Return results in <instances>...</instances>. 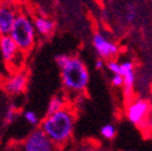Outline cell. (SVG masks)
I'll list each match as a JSON object with an SVG mask.
<instances>
[{"instance_id": "1", "label": "cell", "mask_w": 152, "mask_h": 151, "mask_svg": "<svg viewBox=\"0 0 152 151\" xmlns=\"http://www.w3.org/2000/svg\"><path fill=\"white\" fill-rule=\"evenodd\" d=\"M75 112L71 108L64 109L46 115L40 123V128L57 146L65 145L74 134L75 130Z\"/></svg>"}, {"instance_id": "2", "label": "cell", "mask_w": 152, "mask_h": 151, "mask_svg": "<svg viewBox=\"0 0 152 151\" xmlns=\"http://www.w3.org/2000/svg\"><path fill=\"white\" fill-rule=\"evenodd\" d=\"M61 80L68 92L82 93L89 84V70L87 64L76 56H71L65 67L61 69Z\"/></svg>"}, {"instance_id": "3", "label": "cell", "mask_w": 152, "mask_h": 151, "mask_svg": "<svg viewBox=\"0 0 152 151\" xmlns=\"http://www.w3.org/2000/svg\"><path fill=\"white\" fill-rule=\"evenodd\" d=\"M10 36L13 39L21 52H29L35 45L36 40V30L33 18L28 13L21 12L13 23Z\"/></svg>"}, {"instance_id": "4", "label": "cell", "mask_w": 152, "mask_h": 151, "mask_svg": "<svg viewBox=\"0 0 152 151\" xmlns=\"http://www.w3.org/2000/svg\"><path fill=\"white\" fill-rule=\"evenodd\" d=\"M92 46L96 51L98 58L107 62L111 59H116L120 53L118 44L112 40L103 32H96L92 35Z\"/></svg>"}, {"instance_id": "5", "label": "cell", "mask_w": 152, "mask_h": 151, "mask_svg": "<svg viewBox=\"0 0 152 151\" xmlns=\"http://www.w3.org/2000/svg\"><path fill=\"white\" fill-rule=\"evenodd\" d=\"M57 147L41 128H36L23 140L21 151H57Z\"/></svg>"}, {"instance_id": "6", "label": "cell", "mask_w": 152, "mask_h": 151, "mask_svg": "<svg viewBox=\"0 0 152 151\" xmlns=\"http://www.w3.org/2000/svg\"><path fill=\"white\" fill-rule=\"evenodd\" d=\"M20 13V6L15 0H0V36L10 35Z\"/></svg>"}, {"instance_id": "7", "label": "cell", "mask_w": 152, "mask_h": 151, "mask_svg": "<svg viewBox=\"0 0 152 151\" xmlns=\"http://www.w3.org/2000/svg\"><path fill=\"white\" fill-rule=\"evenodd\" d=\"M151 102L146 98L132 99L126 109L128 121L135 126H142L151 112Z\"/></svg>"}, {"instance_id": "8", "label": "cell", "mask_w": 152, "mask_h": 151, "mask_svg": "<svg viewBox=\"0 0 152 151\" xmlns=\"http://www.w3.org/2000/svg\"><path fill=\"white\" fill-rule=\"evenodd\" d=\"M28 86V74L24 70H17L4 82L5 91L10 96H20Z\"/></svg>"}, {"instance_id": "9", "label": "cell", "mask_w": 152, "mask_h": 151, "mask_svg": "<svg viewBox=\"0 0 152 151\" xmlns=\"http://www.w3.org/2000/svg\"><path fill=\"white\" fill-rule=\"evenodd\" d=\"M121 75L123 76V94L126 98H132L134 94V88L137 84V75L134 71L133 61H123L121 63Z\"/></svg>"}, {"instance_id": "10", "label": "cell", "mask_w": 152, "mask_h": 151, "mask_svg": "<svg viewBox=\"0 0 152 151\" xmlns=\"http://www.w3.org/2000/svg\"><path fill=\"white\" fill-rule=\"evenodd\" d=\"M22 53L23 52L20 51V48L10 35L0 36V56H1L4 62L9 64L15 63V61L20 58Z\"/></svg>"}, {"instance_id": "11", "label": "cell", "mask_w": 152, "mask_h": 151, "mask_svg": "<svg viewBox=\"0 0 152 151\" xmlns=\"http://www.w3.org/2000/svg\"><path fill=\"white\" fill-rule=\"evenodd\" d=\"M33 21H34L36 34H39L40 36H44V37H47L53 34L56 23L51 18H48L46 16H37V17L33 18Z\"/></svg>"}, {"instance_id": "12", "label": "cell", "mask_w": 152, "mask_h": 151, "mask_svg": "<svg viewBox=\"0 0 152 151\" xmlns=\"http://www.w3.org/2000/svg\"><path fill=\"white\" fill-rule=\"evenodd\" d=\"M65 106H66V99L63 96H61V94H56V96H53L48 100L47 109H46V115L54 114V112L64 109Z\"/></svg>"}, {"instance_id": "13", "label": "cell", "mask_w": 152, "mask_h": 151, "mask_svg": "<svg viewBox=\"0 0 152 151\" xmlns=\"http://www.w3.org/2000/svg\"><path fill=\"white\" fill-rule=\"evenodd\" d=\"M116 132H117L116 127L112 123H106V125L102 126V128H100V134L106 140H112L116 137Z\"/></svg>"}, {"instance_id": "14", "label": "cell", "mask_w": 152, "mask_h": 151, "mask_svg": "<svg viewBox=\"0 0 152 151\" xmlns=\"http://www.w3.org/2000/svg\"><path fill=\"white\" fill-rule=\"evenodd\" d=\"M23 116H24L26 122L29 123L30 126H34V127H35V126H37V125H40V123H41L39 115H37L36 112L33 111V110H27L24 114H23Z\"/></svg>"}, {"instance_id": "15", "label": "cell", "mask_w": 152, "mask_h": 151, "mask_svg": "<svg viewBox=\"0 0 152 151\" xmlns=\"http://www.w3.org/2000/svg\"><path fill=\"white\" fill-rule=\"evenodd\" d=\"M124 17H126V21L128 23H134L137 21V18H138V11H137L135 5H133V4H128L127 5Z\"/></svg>"}, {"instance_id": "16", "label": "cell", "mask_w": 152, "mask_h": 151, "mask_svg": "<svg viewBox=\"0 0 152 151\" xmlns=\"http://www.w3.org/2000/svg\"><path fill=\"white\" fill-rule=\"evenodd\" d=\"M17 117V108L15 105H10L5 112V116H4V120H5V123L6 125H10L12 123Z\"/></svg>"}, {"instance_id": "17", "label": "cell", "mask_w": 152, "mask_h": 151, "mask_svg": "<svg viewBox=\"0 0 152 151\" xmlns=\"http://www.w3.org/2000/svg\"><path fill=\"white\" fill-rule=\"evenodd\" d=\"M106 69H107L112 75L121 74V63L117 62L116 59L107 61V62H106Z\"/></svg>"}, {"instance_id": "18", "label": "cell", "mask_w": 152, "mask_h": 151, "mask_svg": "<svg viewBox=\"0 0 152 151\" xmlns=\"http://www.w3.org/2000/svg\"><path fill=\"white\" fill-rule=\"evenodd\" d=\"M70 58H71V56L65 54V53H61V54H57L56 56L54 61H56V64L59 67V69H62L63 67H65L68 64V62L70 61Z\"/></svg>"}, {"instance_id": "19", "label": "cell", "mask_w": 152, "mask_h": 151, "mask_svg": "<svg viewBox=\"0 0 152 151\" xmlns=\"http://www.w3.org/2000/svg\"><path fill=\"white\" fill-rule=\"evenodd\" d=\"M111 85L116 88H121L123 87V76L121 74H116V75H112L111 76V80H110Z\"/></svg>"}, {"instance_id": "20", "label": "cell", "mask_w": 152, "mask_h": 151, "mask_svg": "<svg viewBox=\"0 0 152 151\" xmlns=\"http://www.w3.org/2000/svg\"><path fill=\"white\" fill-rule=\"evenodd\" d=\"M94 68H96L98 71H100V70H103L104 68H106V62L103 61V59H100V58H98V59L96 61V63H94Z\"/></svg>"}, {"instance_id": "21", "label": "cell", "mask_w": 152, "mask_h": 151, "mask_svg": "<svg viewBox=\"0 0 152 151\" xmlns=\"http://www.w3.org/2000/svg\"><path fill=\"white\" fill-rule=\"evenodd\" d=\"M77 151H96V150H93L92 146H85V147H81V149L77 150Z\"/></svg>"}, {"instance_id": "22", "label": "cell", "mask_w": 152, "mask_h": 151, "mask_svg": "<svg viewBox=\"0 0 152 151\" xmlns=\"http://www.w3.org/2000/svg\"><path fill=\"white\" fill-rule=\"evenodd\" d=\"M118 151H133V150H129V149H122V150H118Z\"/></svg>"}, {"instance_id": "23", "label": "cell", "mask_w": 152, "mask_h": 151, "mask_svg": "<svg viewBox=\"0 0 152 151\" xmlns=\"http://www.w3.org/2000/svg\"><path fill=\"white\" fill-rule=\"evenodd\" d=\"M99 151H105V150H99Z\"/></svg>"}]
</instances>
